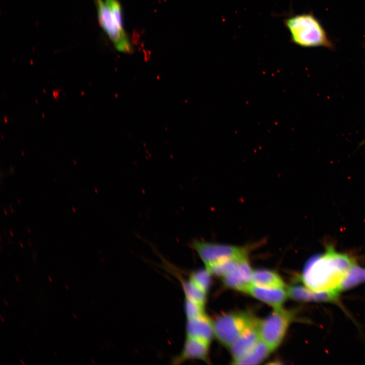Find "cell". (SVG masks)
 I'll return each mask as SVG.
<instances>
[{"label":"cell","mask_w":365,"mask_h":365,"mask_svg":"<svg viewBox=\"0 0 365 365\" xmlns=\"http://www.w3.org/2000/svg\"><path fill=\"white\" fill-rule=\"evenodd\" d=\"M10 210H11V212H12V213H13L14 210H13V208H12L11 205L10 206Z\"/></svg>","instance_id":"26"},{"label":"cell","mask_w":365,"mask_h":365,"mask_svg":"<svg viewBox=\"0 0 365 365\" xmlns=\"http://www.w3.org/2000/svg\"><path fill=\"white\" fill-rule=\"evenodd\" d=\"M53 353H54V355H55V356H57V355L54 350H53Z\"/></svg>","instance_id":"33"},{"label":"cell","mask_w":365,"mask_h":365,"mask_svg":"<svg viewBox=\"0 0 365 365\" xmlns=\"http://www.w3.org/2000/svg\"><path fill=\"white\" fill-rule=\"evenodd\" d=\"M54 180H55V182H56V181H57V180H56V178H55V177H54Z\"/></svg>","instance_id":"40"},{"label":"cell","mask_w":365,"mask_h":365,"mask_svg":"<svg viewBox=\"0 0 365 365\" xmlns=\"http://www.w3.org/2000/svg\"><path fill=\"white\" fill-rule=\"evenodd\" d=\"M365 282V268L356 263L348 270L341 282L340 292L352 288Z\"/></svg>","instance_id":"15"},{"label":"cell","mask_w":365,"mask_h":365,"mask_svg":"<svg viewBox=\"0 0 365 365\" xmlns=\"http://www.w3.org/2000/svg\"><path fill=\"white\" fill-rule=\"evenodd\" d=\"M90 360L92 361V362L93 363H94V364L95 363V362L94 361V360H93L92 358H90Z\"/></svg>","instance_id":"31"},{"label":"cell","mask_w":365,"mask_h":365,"mask_svg":"<svg viewBox=\"0 0 365 365\" xmlns=\"http://www.w3.org/2000/svg\"><path fill=\"white\" fill-rule=\"evenodd\" d=\"M251 283L267 287H285V284L281 277L275 272L267 269L253 270Z\"/></svg>","instance_id":"13"},{"label":"cell","mask_w":365,"mask_h":365,"mask_svg":"<svg viewBox=\"0 0 365 365\" xmlns=\"http://www.w3.org/2000/svg\"><path fill=\"white\" fill-rule=\"evenodd\" d=\"M4 212H5V214H6V215H8V213L7 212L5 208H4Z\"/></svg>","instance_id":"29"},{"label":"cell","mask_w":365,"mask_h":365,"mask_svg":"<svg viewBox=\"0 0 365 365\" xmlns=\"http://www.w3.org/2000/svg\"><path fill=\"white\" fill-rule=\"evenodd\" d=\"M0 318H1V320L2 322L4 323V322H5V320H4V319L3 318V316H2V315H0Z\"/></svg>","instance_id":"20"},{"label":"cell","mask_w":365,"mask_h":365,"mask_svg":"<svg viewBox=\"0 0 365 365\" xmlns=\"http://www.w3.org/2000/svg\"><path fill=\"white\" fill-rule=\"evenodd\" d=\"M105 3L119 25L124 28L122 9L119 1L105 0Z\"/></svg>","instance_id":"19"},{"label":"cell","mask_w":365,"mask_h":365,"mask_svg":"<svg viewBox=\"0 0 365 365\" xmlns=\"http://www.w3.org/2000/svg\"><path fill=\"white\" fill-rule=\"evenodd\" d=\"M259 321L243 333L230 346L233 363L248 354L260 340L258 332Z\"/></svg>","instance_id":"10"},{"label":"cell","mask_w":365,"mask_h":365,"mask_svg":"<svg viewBox=\"0 0 365 365\" xmlns=\"http://www.w3.org/2000/svg\"><path fill=\"white\" fill-rule=\"evenodd\" d=\"M72 209L73 212H76V209H75V208H74V206L72 207Z\"/></svg>","instance_id":"30"},{"label":"cell","mask_w":365,"mask_h":365,"mask_svg":"<svg viewBox=\"0 0 365 365\" xmlns=\"http://www.w3.org/2000/svg\"><path fill=\"white\" fill-rule=\"evenodd\" d=\"M4 303H5L6 306H8V304L7 302L6 301V300H4Z\"/></svg>","instance_id":"27"},{"label":"cell","mask_w":365,"mask_h":365,"mask_svg":"<svg viewBox=\"0 0 365 365\" xmlns=\"http://www.w3.org/2000/svg\"><path fill=\"white\" fill-rule=\"evenodd\" d=\"M10 234H11V236L13 237L14 235H13V233L12 232V231H11V230H10Z\"/></svg>","instance_id":"32"},{"label":"cell","mask_w":365,"mask_h":365,"mask_svg":"<svg viewBox=\"0 0 365 365\" xmlns=\"http://www.w3.org/2000/svg\"><path fill=\"white\" fill-rule=\"evenodd\" d=\"M214 336L212 321L206 313L196 317L186 319V337L210 343Z\"/></svg>","instance_id":"11"},{"label":"cell","mask_w":365,"mask_h":365,"mask_svg":"<svg viewBox=\"0 0 365 365\" xmlns=\"http://www.w3.org/2000/svg\"><path fill=\"white\" fill-rule=\"evenodd\" d=\"M48 279H49V280L50 282H52V278H51V277H50V276H48Z\"/></svg>","instance_id":"24"},{"label":"cell","mask_w":365,"mask_h":365,"mask_svg":"<svg viewBox=\"0 0 365 365\" xmlns=\"http://www.w3.org/2000/svg\"><path fill=\"white\" fill-rule=\"evenodd\" d=\"M356 263L353 256L337 251L333 244H329L323 252L307 261L301 280L305 286L313 291L339 295L342 281Z\"/></svg>","instance_id":"1"},{"label":"cell","mask_w":365,"mask_h":365,"mask_svg":"<svg viewBox=\"0 0 365 365\" xmlns=\"http://www.w3.org/2000/svg\"><path fill=\"white\" fill-rule=\"evenodd\" d=\"M28 347L29 348V349L31 351H32V350L31 349V347L28 345Z\"/></svg>","instance_id":"36"},{"label":"cell","mask_w":365,"mask_h":365,"mask_svg":"<svg viewBox=\"0 0 365 365\" xmlns=\"http://www.w3.org/2000/svg\"><path fill=\"white\" fill-rule=\"evenodd\" d=\"M179 279L185 299L194 301L205 307L207 300V293L197 286L188 278Z\"/></svg>","instance_id":"16"},{"label":"cell","mask_w":365,"mask_h":365,"mask_svg":"<svg viewBox=\"0 0 365 365\" xmlns=\"http://www.w3.org/2000/svg\"><path fill=\"white\" fill-rule=\"evenodd\" d=\"M27 230L28 232L29 233H30V230H29V229L28 228H27Z\"/></svg>","instance_id":"34"},{"label":"cell","mask_w":365,"mask_h":365,"mask_svg":"<svg viewBox=\"0 0 365 365\" xmlns=\"http://www.w3.org/2000/svg\"><path fill=\"white\" fill-rule=\"evenodd\" d=\"M210 344L200 339L186 337L181 351L173 357L172 363L178 364L193 359L208 362Z\"/></svg>","instance_id":"7"},{"label":"cell","mask_w":365,"mask_h":365,"mask_svg":"<svg viewBox=\"0 0 365 365\" xmlns=\"http://www.w3.org/2000/svg\"><path fill=\"white\" fill-rule=\"evenodd\" d=\"M98 22L119 52L130 54L133 48L124 28L119 25L103 0H94Z\"/></svg>","instance_id":"6"},{"label":"cell","mask_w":365,"mask_h":365,"mask_svg":"<svg viewBox=\"0 0 365 365\" xmlns=\"http://www.w3.org/2000/svg\"><path fill=\"white\" fill-rule=\"evenodd\" d=\"M252 270L248 258L241 260L228 273L221 278L225 285L229 288L243 292L251 283Z\"/></svg>","instance_id":"9"},{"label":"cell","mask_w":365,"mask_h":365,"mask_svg":"<svg viewBox=\"0 0 365 365\" xmlns=\"http://www.w3.org/2000/svg\"><path fill=\"white\" fill-rule=\"evenodd\" d=\"M72 315L75 319H77V317L74 312L72 313Z\"/></svg>","instance_id":"21"},{"label":"cell","mask_w":365,"mask_h":365,"mask_svg":"<svg viewBox=\"0 0 365 365\" xmlns=\"http://www.w3.org/2000/svg\"><path fill=\"white\" fill-rule=\"evenodd\" d=\"M212 275L205 268L191 272L188 279L197 286L207 294L211 283Z\"/></svg>","instance_id":"17"},{"label":"cell","mask_w":365,"mask_h":365,"mask_svg":"<svg viewBox=\"0 0 365 365\" xmlns=\"http://www.w3.org/2000/svg\"><path fill=\"white\" fill-rule=\"evenodd\" d=\"M243 293L271 306L274 309L282 307L288 297L285 288L264 287L251 283Z\"/></svg>","instance_id":"8"},{"label":"cell","mask_w":365,"mask_h":365,"mask_svg":"<svg viewBox=\"0 0 365 365\" xmlns=\"http://www.w3.org/2000/svg\"><path fill=\"white\" fill-rule=\"evenodd\" d=\"M28 242H29V244L30 246H32V244H31V243H30V242L29 241V240H28Z\"/></svg>","instance_id":"35"},{"label":"cell","mask_w":365,"mask_h":365,"mask_svg":"<svg viewBox=\"0 0 365 365\" xmlns=\"http://www.w3.org/2000/svg\"><path fill=\"white\" fill-rule=\"evenodd\" d=\"M91 301H92V302L93 304H94V301H93V300L91 299Z\"/></svg>","instance_id":"39"},{"label":"cell","mask_w":365,"mask_h":365,"mask_svg":"<svg viewBox=\"0 0 365 365\" xmlns=\"http://www.w3.org/2000/svg\"><path fill=\"white\" fill-rule=\"evenodd\" d=\"M15 277L17 281H18V282L20 281V280H19V278L18 277L17 275H15Z\"/></svg>","instance_id":"23"},{"label":"cell","mask_w":365,"mask_h":365,"mask_svg":"<svg viewBox=\"0 0 365 365\" xmlns=\"http://www.w3.org/2000/svg\"><path fill=\"white\" fill-rule=\"evenodd\" d=\"M288 297L293 300L304 302H327L336 303L338 301V295L330 293H320L313 291L306 286L295 285L286 288Z\"/></svg>","instance_id":"12"},{"label":"cell","mask_w":365,"mask_h":365,"mask_svg":"<svg viewBox=\"0 0 365 365\" xmlns=\"http://www.w3.org/2000/svg\"><path fill=\"white\" fill-rule=\"evenodd\" d=\"M20 245L21 246V248H23V245H22V243L21 242H19Z\"/></svg>","instance_id":"28"},{"label":"cell","mask_w":365,"mask_h":365,"mask_svg":"<svg viewBox=\"0 0 365 365\" xmlns=\"http://www.w3.org/2000/svg\"><path fill=\"white\" fill-rule=\"evenodd\" d=\"M19 360H20V362L22 363V364L25 365V362H23V361L22 359H20Z\"/></svg>","instance_id":"22"},{"label":"cell","mask_w":365,"mask_h":365,"mask_svg":"<svg viewBox=\"0 0 365 365\" xmlns=\"http://www.w3.org/2000/svg\"><path fill=\"white\" fill-rule=\"evenodd\" d=\"M258 321L247 313L223 314L212 321L214 335L223 345L230 348L243 333Z\"/></svg>","instance_id":"3"},{"label":"cell","mask_w":365,"mask_h":365,"mask_svg":"<svg viewBox=\"0 0 365 365\" xmlns=\"http://www.w3.org/2000/svg\"><path fill=\"white\" fill-rule=\"evenodd\" d=\"M294 317V312L281 307L274 309L267 317L259 321L260 338L272 351L282 343Z\"/></svg>","instance_id":"4"},{"label":"cell","mask_w":365,"mask_h":365,"mask_svg":"<svg viewBox=\"0 0 365 365\" xmlns=\"http://www.w3.org/2000/svg\"><path fill=\"white\" fill-rule=\"evenodd\" d=\"M190 247L198 254L208 269L223 261L238 258L248 257L251 246H240L193 240Z\"/></svg>","instance_id":"5"},{"label":"cell","mask_w":365,"mask_h":365,"mask_svg":"<svg viewBox=\"0 0 365 365\" xmlns=\"http://www.w3.org/2000/svg\"><path fill=\"white\" fill-rule=\"evenodd\" d=\"M284 24L296 45L305 48L334 47L320 21L312 13L289 16L284 19Z\"/></svg>","instance_id":"2"},{"label":"cell","mask_w":365,"mask_h":365,"mask_svg":"<svg viewBox=\"0 0 365 365\" xmlns=\"http://www.w3.org/2000/svg\"><path fill=\"white\" fill-rule=\"evenodd\" d=\"M64 286H65V289H66V290H69V288H68V286H67L66 284H64Z\"/></svg>","instance_id":"25"},{"label":"cell","mask_w":365,"mask_h":365,"mask_svg":"<svg viewBox=\"0 0 365 365\" xmlns=\"http://www.w3.org/2000/svg\"><path fill=\"white\" fill-rule=\"evenodd\" d=\"M204 307L196 302L185 299L184 310L186 319L196 317L205 314Z\"/></svg>","instance_id":"18"},{"label":"cell","mask_w":365,"mask_h":365,"mask_svg":"<svg viewBox=\"0 0 365 365\" xmlns=\"http://www.w3.org/2000/svg\"><path fill=\"white\" fill-rule=\"evenodd\" d=\"M272 351L261 339L245 356L237 361L236 364H258L265 360Z\"/></svg>","instance_id":"14"},{"label":"cell","mask_w":365,"mask_h":365,"mask_svg":"<svg viewBox=\"0 0 365 365\" xmlns=\"http://www.w3.org/2000/svg\"><path fill=\"white\" fill-rule=\"evenodd\" d=\"M17 200H18V203H19L20 204V200H19V198H18V199H17Z\"/></svg>","instance_id":"38"},{"label":"cell","mask_w":365,"mask_h":365,"mask_svg":"<svg viewBox=\"0 0 365 365\" xmlns=\"http://www.w3.org/2000/svg\"><path fill=\"white\" fill-rule=\"evenodd\" d=\"M8 240H9V241L10 243H11V241H10V240L9 238H8Z\"/></svg>","instance_id":"37"}]
</instances>
